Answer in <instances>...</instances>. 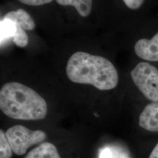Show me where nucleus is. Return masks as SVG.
<instances>
[{
	"label": "nucleus",
	"mask_w": 158,
	"mask_h": 158,
	"mask_svg": "<svg viewBox=\"0 0 158 158\" xmlns=\"http://www.w3.org/2000/svg\"><path fill=\"white\" fill-rule=\"evenodd\" d=\"M66 73L72 82L93 85L100 90H111L118 83V74L112 63L84 52H76L70 57Z\"/></svg>",
	"instance_id": "1"
},
{
	"label": "nucleus",
	"mask_w": 158,
	"mask_h": 158,
	"mask_svg": "<svg viewBox=\"0 0 158 158\" xmlns=\"http://www.w3.org/2000/svg\"><path fill=\"white\" fill-rule=\"evenodd\" d=\"M1 110L12 118L39 120L45 117V99L33 89L17 82L4 85L0 90Z\"/></svg>",
	"instance_id": "2"
},
{
	"label": "nucleus",
	"mask_w": 158,
	"mask_h": 158,
	"mask_svg": "<svg viewBox=\"0 0 158 158\" xmlns=\"http://www.w3.org/2000/svg\"><path fill=\"white\" fill-rule=\"evenodd\" d=\"M131 76L138 89L147 99L158 102V69L147 62L138 63Z\"/></svg>",
	"instance_id": "3"
},
{
	"label": "nucleus",
	"mask_w": 158,
	"mask_h": 158,
	"mask_svg": "<svg viewBox=\"0 0 158 158\" xmlns=\"http://www.w3.org/2000/svg\"><path fill=\"white\" fill-rule=\"evenodd\" d=\"M12 151L17 155H23L30 147L45 140L46 135L42 131H32L17 125L10 128L6 133Z\"/></svg>",
	"instance_id": "4"
},
{
	"label": "nucleus",
	"mask_w": 158,
	"mask_h": 158,
	"mask_svg": "<svg viewBox=\"0 0 158 158\" xmlns=\"http://www.w3.org/2000/svg\"><path fill=\"white\" fill-rule=\"evenodd\" d=\"M134 50L136 55L142 59L158 62V32L151 40H139L135 45Z\"/></svg>",
	"instance_id": "5"
},
{
	"label": "nucleus",
	"mask_w": 158,
	"mask_h": 158,
	"mask_svg": "<svg viewBox=\"0 0 158 158\" xmlns=\"http://www.w3.org/2000/svg\"><path fill=\"white\" fill-rule=\"evenodd\" d=\"M139 125L147 131L158 132V102H152L144 108L139 117Z\"/></svg>",
	"instance_id": "6"
},
{
	"label": "nucleus",
	"mask_w": 158,
	"mask_h": 158,
	"mask_svg": "<svg viewBox=\"0 0 158 158\" xmlns=\"http://www.w3.org/2000/svg\"><path fill=\"white\" fill-rule=\"evenodd\" d=\"M3 18L11 19L14 23H18L24 30L31 31L35 27V23L32 18L23 9L9 12L6 14Z\"/></svg>",
	"instance_id": "7"
},
{
	"label": "nucleus",
	"mask_w": 158,
	"mask_h": 158,
	"mask_svg": "<svg viewBox=\"0 0 158 158\" xmlns=\"http://www.w3.org/2000/svg\"><path fill=\"white\" fill-rule=\"evenodd\" d=\"M25 158H60L56 147L44 142L31 150Z\"/></svg>",
	"instance_id": "8"
},
{
	"label": "nucleus",
	"mask_w": 158,
	"mask_h": 158,
	"mask_svg": "<svg viewBox=\"0 0 158 158\" xmlns=\"http://www.w3.org/2000/svg\"><path fill=\"white\" fill-rule=\"evenodd\" d=\"M61 6H74L81 17H87L90 15L92 8V0H56Z\"/></svg>",
	"instance_id": "9"
},
{
	"label": "nucleus",
	"mask_w": 158,
	"mask_h": 158,
	"mask_svg": "<svg viewBox=\"0 0 158 158\" xmlns=\"http://www.w3.org/2000/svg\"><path fill=\"white\" fill-rule=\"evenodd\" d=\"M17 31V24L10 19L3 18L0 22V42L1 46L6 42L14 37Z\"/></svg>",
	"instance_id": "10"
},
{
	"label": "nucleus",
	"mask_w": 158,
	"mask_h": 158,
	"mask_svg": "<svg viewBox=\"0 0 158 158\" xmlns=\"http://www.w3.org/2000/svg\"><path fill=\"white\" fill-rule=\"evenodd\" d=\"M12 152L6 134L0 130V158H11Z\"/></svg>",
	"instance_id": "11"
},
{
	"label": "nucleus",
	"mask_w": 158,
	"mask_h": 158,
	"mask_svg": "<svg viewBox=\"0 0 158 158\" xmlns=\"http://www.w3.org/2000/svg\"><path fill=\"white\" fill-rule=\"evenodd\" d=\"M17 24V31L15 35L12 38V40L16 45L23 48L28 44V36L25 30L22 28L18 23Z\"/></svg>",
	"instance_id": "12"
},
{
	"label": "nucleus",
	"mask_w": 158,
	"mask_h": 158,
	"mask_svg": "<svg viewBox=\"0 0 158 158\" xmlns=\"http://www.w3.org/2000/svg\"><path fill=\"white\" fill-rule=\"evenodd\" d=\"M125 5L131 10H137L141 6L144 0H123Z\"/></svg>",
	"instance_id": "13"
},
{
	"label": "nucleus",
	"mask_w": 158,
	"mask_h": 158,
	"mask_svg": "<svg viewBox=\"0 0 158 158\" xmlns=\"http://www.w3.org/2000/svg\"><path fill=\"white\" fill-rule=\"evenodd\" d=\"M18 1L26 5L39 6L49 3L53 0H18Z\"/></svg>",
	"instance_id": "14"
},
{
	"label": "nucleus",
	"mask_w": 158,
	"mask_h": 158,
	"mask_svg": "<svg viewBox=\"0 0 158 158\" xmlns=\"http://www.w3.org/2000/svg\"><path fill=\"white\" fill-rule=\"evenodd\" d=\"M149 158H158V143L153 149Z\"/></svg>",
	"instance_id": "15"
}]
</instances>
